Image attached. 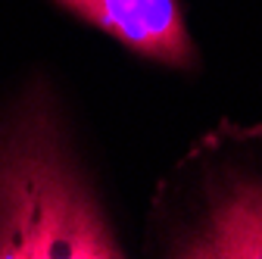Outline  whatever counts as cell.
Listing matches in <instances>:
<instances>
[{
    "mask_svg": "<svg viewBox=\"0 0 262 259\" xmlns=\"http://www.w3.org/2000/svg\"><path fill=\"white\" fill-rule=\"evenodd\" d=\"M72 16L103 28L138 56L169 66H190L193 47L187 41L178 0H56Z\"/></svg>",
    "mask_w": 262,
    "mask_h": 259,
    "instance_id": "cell-2",
    "label": "cell"
},
{
    "mask_svg": "<svg viewBox=\"0 0 262 259\" xmlns=\"http://www.w3.org/2000/svg\"><path fill=\"white\" fill-rule=\"evenodd\" d=\"M122 256L78 175L47 100H28L0 135V259Z\"/></svg>",
    "mask_w": 262,
    "mask_h": 259,
    "instance_id": "cell-1",
    "label": "cell"
}]
</instances>
